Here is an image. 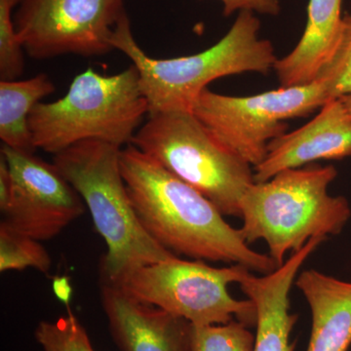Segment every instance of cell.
Returning a JSON list of instances; mask_svg holds the SVG:
<instances>
[{
  "label": "cell",
  "instance_id": "obj_7",
  "mask_svg": "<svg viewBox=\"0 0 351 351\" xmlns=\"http://www.w3.org/2000/svg\"><path fill=\"white\" fill-rule=\"evenodd\" d=\"M241 265L214 267L200 260H168L126 274L117 286L138 301L152 304L193 325L226 324L237 318L255 326V304L233 299L228 287L251 274Z\"/></svg>",
  "mask_w": 351,
  "mask_h": 351
},
{
  "label": "cell",
  "instance_id": "obj_20",
  "mask_svg": "<svg viewBox=\"0 0 351 351\" xmlns=\"http://www.w3.org/2000/svg\"><path fill=\"white\" fill-rule=\"evenodd\" d=\"M22 0H0V78L15 80L24 73V48L18 38L12 11Z\"/></svg>",
  "mask_w": 351,
  "mask_h": 351
},
{
  "label": "cell",
  "instance_id": "obj_8",
  "mask_svg": "<svg viewBox=\"0 0 351 351\" xmlns=\"http://www.w3.org/2000/svg\"><path fill=\"white\" fill-rule=\"evenodd\" d=\"M329 101L320 80L253 96L235 97L205 89L193 113L230 151L256 167L274 138L287 132L286 121L307 117Z\"/></svg>",
  "mask_w": 351,
  "mask_h": 351
},
{
  "label": "cell",
  "instance_id": "obj_16",
  "mask_svg": "<svg viewBox=\"0 0 351 351\" xmlns=\"http://www.w3.org/2000/svg\"><path fill=\"white\" fill-rule=\"evenodd\" d=\"M55 84L45 73L25 80L0 82V138L16 151L34 154L29 115L45 97L54 93Z\"/></svg>",
  "mask_w": 351,
  "mask_h": 351
},
{
  "label": "cell",
  "instance_id": "obj_2",
  "mask_svg": "<svg viewBox=\"0 0 351 351\" xmlns=\"http://www.w3.org/2000/svg\"><path fill=\"white\" fill-rule=\"evenodd\" d=\"M260 29L257 15L242 11L226 36L208 49L191 56L156 59L134 38L125 13L115 27L112 44L113 49L126 55L137 68L149 115L193 112L198 97L214 80L245 73L267 75L274 69L277 58L274 45L261 38Z\"/></svg>",
  "mask_w": 351,
  "mask_h": 351
},
{
  "label": "cell",
  "instance_id": "obj_13",
  "mask_svg": "<svg viewBox=\"0 0 351 351\" xmlns=\"http://www.w3.org/2000/svg\"><path fill=\"white\" fill-rule=\"evenodd\" d=\"M326 239L313 237L271 274L263 277L250 274L239 283L257 313L254 351H294L290 336L298 315L290 313L289 294L302 265Z\"/></svg>",
  "mask_w": 351,
  "mask_h": 351
},
{
  "label": "cell",
  "instance_id": "obj_23",
  "mask_svg": "<svg viewBox=\"0 0 351 351\" xmlns=\"http://www.w3.org/2000/svg\"><path fill=\"white\" fill-rule=\"evenodd\" d=\"M11 177L5 158L0 156V212L3 214L11 198Z\"/></svg>",
  "mask_w": 351,
  "mask_h": 351
},
{
  "label": "cell",
  "instance_id": "obj_25",
  "mask_svg": "<svg viewBox=\"0 0 351 351\" xmlns=\"http://www.w3.org/2000/svg\"><path fill=\"white\" fill-rule=\"evenodd\" d=\"M341 101H343V105L348 110V112L350 113L351 117V95H346V96L341 97Z\"/></svg>",
  "mask_w": 351,
  "mask_h": 351
},
{
  "label": "cell",
  "instance_id": "obj_9",
  "mask_svg": "<svg viewBox=\"0 0 351 351\" xmlns=\"http://www.w3.org/2000/svg\"><path fill=\"white\" fill-rule=\"evenodd\" d=\"M124 0H22L16 31L25 52L36 60L64 55L101 56L125 14Z\"/></svg>",
  "mask_w": 351,
  "mask_h": 351
},
{
  "label": "cell",
  "instance_id": "obj_19",
  "mask_svg": "<svg viewBox=\"0 0 351 351\" xmlns=\"http://www.w3.org/2000/svg\"><path fill=\"white\" fill-rule=\"evenodd\" d=\"M34 338L43 351H95L86 329L69 309L55 321L39 322Z\"/></svg>",
  "mask_w": 351,
  "mask_h": 351
},
{
  "label": "cell",
  "instance_id": "obj_11",
  "mask_svg": "<svg viewBox=\"0 0 351 351\" xmlns=\"http://www.w3.org/2000/svg\"><path fill=\"white\" fill-rule=\"evenodd\" d=\"M350 156L351 117L341 99H335L306 125L271 141L267 156L254 167V178L256 182H267L284 170Z\"/></svg>",
  "mask_w": 351,
  "mask_h": 351
},
{
  "label": "cell",
  "instance_id": "obj_3",
  "mask_svg": "<svg viewBox=\"0 0 351 351\" xmlns=\"http://www.w3.org/2000/svg\"><path fill=\"white\" fill-rule=\"evenodd\" d=\"M121 147L89 140L55 154L53 163L82 196L107 252L101 283L117 285L126 274L174 254L157 243L138 221L120 169Z\"/></svg>",
  "mask_w": 351,
  "mask_h": 351
},
{
  "label": "cell",
  "instance_id": "obj_24",
  "mask_svg": "<svg viewBox=\"0 0 351 351\" xmlns=\"http://www.w3.org/2000/svg\"><path fill=\"white\" fill-rule=\"evenodd\" d=\"M52 288L57 299L60 302H64L66 306H69L71 295H73V287H71V282H69V277H54L52 281Z\"/></svg>",
  "mask_w": 351,
  "mask_h": 351
},
{
  "label": "cell",
  "instance_id": "obj_10",
  "mask_svg": "<svg viewBox=\"0 0 351 351\" xmlns=\"http://www.w3.org/2000/svg\"><path fill=\"white\" fill-rule=\"evenodd\" d=\"M11 177V198L1 223L46 241L55 239L84 214L82 196L58 170L34 156L2 145Z\"/></svg>",
  "mask_w": 351,
  "mask_h": 351
},
{
  "label": "cell",
  "instance_id": "obj_12",
  "mask_svg": "<svg viewBox=\"0 0 351 351\" xmlns=\"http://www.w3.org/2000/svg\"><path fill=\"white\" fill-rule=\"evenodd\" d=\"M101 302L120 351H191V323L101 283Z\"/></svg>",
  "mask_w": 351,
  "mask_h": 351
},
{
  "label": "cell",
  "instance_id": "obj_6",
  "mask_svg": "<svg viewBox=\"0 0 351 351\" xmlns=\"http://www.w3.org/2000/svg\"><path fill=\"white\" fill-rule=\"evenodd\" d=\"M132 145L199 191L223 216L241 217L240 201L255 182L254 170L193 112L149 115Z\"/></svg>",
  "mask_w": 351,
  "mask_h": 351
},
{
  "label": "cell",
  "instance_id": "obj_5",
  "mask_svg": "<svg viewBox=\"0 0 351 351\" xmlns=\"http://www.w3.org/2000/svg\"><path fill=\"white\" fill-rule=\"evenodd\" d=\"M149 113L133 64L117 75L89 68L73 78L63 98L38 104L29 123L36 149L57 154L84 141L123 147L132 144Z\"/></svg>",
  "mask_w": 351,
  "mask_h": 351
},
{
  "label": "cell",
  "instance_id": "obj_21",
  "mask_svg": "<svg viewBox=\"0 0 351 351\" xmlns=\"http://www.w3.org/2000/svg\"><path fill=\"white\" fill-rule=\"evenodd\" d=\"M317 80L324 85L329 101L351 95V15L343 16V31L338 48Z\"/></svg>",
  "mask_w": 351,
  "mask_h": 351
},
{
  "label": "cell",
  "instance_id": "obj_17",
  "mask_svg": "<svg viewBox=\"0 0 351 351\" xmlns=\"http://www.w3.org/2000/svg\"><path fill=\"white\" fill-rule=\"evenodd\" d=\"M52 258L41 241L0 223V271L34 269L47 274Z\"/></svg>",
  "mask_w": 351,
  "mask_h": 351
},
{
  "label": "cell",
  "instance_id": "obj_15",
  "mask_svg": "<svg viewBox=\"0 0 351 351\" xmlns=\"http://www.w3.org/2000/svg\"><path fill=\"white\" fill-rule=\"evenodd\" d=\"M313 315L306 351H348L351 345V282L317 270H304L295 281Z\"/></svg>",
  "mask_w": 351,
  "mask_h": 351
},
{
  "label": "cell",
  "instance_id": "obj_22",
  "mask_svg": "<svg viewBox=\"0 0 351 351\" xmlns=\"http://www.w3.org/2000/svg\"><path fill=\"white\" fill-rule=\"evenodd\" d=\"M223 4V15L250 11L262 15L277 16L281 11L280 0H219Z\"/></svg>",
  "mask_w": 351,
  "mask_h": 351
},
{
  "label": "cell",
  "instance_id": "obj_18",
  "mask_svg": "<svg viewBox=\"0 0 351 351\" xmlns=\"http://www.w3.org/2000/svg\"><path fill=\"white\" fill-rule=\"evenodd\" d=\"M256 337L239 320L226 324H191V351H254Z\"/></svg>",
  "mask_w": 351,
  "mask_h": 351
},
{
  "label": "cell",
  "instance_id": "obj_4",
  "mask_svg": "<svg viewBox=\"0 0 351 351\" xmlns=\"http://www.w3.org/2000/svg\"><path fill=\"white\" fill-rule=\"evenodd\" d=\"M337 176L334 166H308L254 182L240 201L243 226L239 230L245 241H265L279 267L289 251L301 250L313 237L341 233L351 209L346 197L328 193Z\"/></svg>",
  "mask_w": 351,
  "mask_h": 351
},
{
  "label": "cell",
  "instance_id": "obj_14",
  "mask_svg": "<svg viewBox=\"0 0 351 351\" xmlns=\"http://www.w3.org/2000/svg\"><path fill=\"white\" fill-rule=\"evenodd\" d=\"M343 0H309L306 29L294 49L277 59L274 71L281 87L317 80L331 61L343 31Z\"/></svg>",
  "mask_w": 351,
  "mask_h": 351
},
{
  "label": "cell",
  "instance_id": "obj_1",
  "mask_svg": "<svg viewBox=\"0 0 351 351\" xmlns=\"http://www.w3.org/2000/svg\"><path fill=\"white\" fill-rule=\"evenodd\" d=\"M120 169L138 221L166 250L263 274L277 269L269 255L252 250L211 201L135 145L122 147Z\"/></svg>",
  "mask_w": 351,
  "mask_h": 351
}]
</instances>
